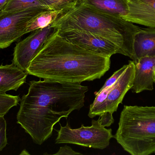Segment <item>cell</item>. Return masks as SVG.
<instances>
[{
	"instance_id": "obj_2",
	"label": "cell",
	"mask_w": 155,
	"mask_h": 155,
	"mask_svg": "<svg viewBox=\"0 0 155 155\" xmlns=\"http://www.w3.org/2000/svg\"><path fill=\"white\" fill-rule=\"evenodd\" d=\"M110 58L68 42L56 30L32 59L27 72L44 80L81 83L104 76L110 69Z\"/></svg>"
},
{
	"instance_id": "obj_14",
	"label": "cell",
	"mask_w": 155,
	"mask_h": 155,
	"mask_svg": "<svg viewBox=\"0 0 155 155\" xmlns=\"http://www.w3.org/2000/svg\"><path fill=\"white\" fill-rule=\"evenodd\" d=\"M78 3L104 13L121 18L128 12L127 0H79Z\"/></svg>"
},
{
	"instance_id": "obj_6",
	"label": "cell",
	"mask_w": 155,
	"mask_h": 155,
	"mask_svg": "<svg viewBox=\"0 0 155 155\" xmlns=\"http://www.w3.org/2000/svg\"><path fill=\"white\" fill-rule=\"evenodd\" d=\"M58 136L55 143L77 145L94 149H105L110 144L114 136L112 129H107L102 126L99 119L92 121V125L85 126L82 124L77 129H72L68 123L65 126L61 125L60 130H56Z\"/></svg>"
},
{
	"instance_id": "obj_3",
	"label": "cell",
	"mask_w": 155,
	"mask_h": 155,
	"mask_svg": "<svg viewBox=\"0 0 155 155\" xmlns=\"http://www.w3.org/2000/svg\"><path fill=\"white\" fill-rule=\"evenodd\" d=\"M57 30H84L113 43L121 54L135 59L134 41L141 27L78 3L51 25Z\"/></svg>"
},
{
	"instance_id": "obj_5",
	"label": "cell",
	"mask_w": 155,
	"mask_h": 155,
	"mask_svg": "<svg viewBox=\"0 0 155 155\" xmlns=\"http://www.w3.org/2000/svg\"><path fill=\"white\" fill-rule=\"evenodd\" d=\"M135 75L134 62L133 61H129L126 69L113 86L94 93L95 98L90 105L88 116L93 118L106 112L113 114L116 112L127 93L132 89Z\"/></svg>"
},
{
	"instance_id": "obj_22",
	"label": "cell",
	"mask_w": 155,
	"mask_h": 155,
	"mask_svg": "<svg viewBox=\"0 0 155 155\" xmlns=\"http://www.w3.org/2000/svg\"><path fill=\"white\" fill-rule=\"evenodd\" d=\"M54 155H82V153H77L72 149L71 147L67 145L61 147L57 153L54 154Z\"/></svg>"
},
{
	"instance_id": "obj_4",
	"label": "cell",
	"mask_w": 155,
	"mask_h": 155,
	"mask_svg": "<svg viewBox=\"0 0 155 155\" xmlns=\"http://www.w3.org/2000/svg\"><path fill=\"white\" fill-rule=\"evenodd\" d=\"M114 138L130 154L155 153V106H124Z\"/></svg>"
},
{
	"instance_id": "obj_21",
	"label": "cell",
	"mask_w": 155,
	"mask_h": 155,
	"mask_svg": "<svg viewBox=\"0 0 155 155\" xmlns=\"http://www.w3.org/2000/svg\"><path fill=\"white\" fill-rule=\"evenodd\" d=\"M98 119L101 124L104 127L110 126L114 122L113 114L109 112L103 113L99 116Z\"/></svg>"
},
{
	"instance_id": "obj_24",
	"label": "cell",
	"mask_w": 155,
	"mask_h": 155,
	"mask_svg": "<svg viewBox=\"0 0 155 155\" xmlns=\"http://www.w3.org/2000/svg\"><path fill=\"white\" fill-rule=\"evenodd\" d=\"M154 82L155 83V71L154 72Z\"/></svg>"
},
{
	"instance_id": "obj_10",
	"label": "cell",
	"mask_w": 155,
	"mask_h": 155,
	"mask_svg": "<svg viewBox=\"0 0 155 155\" xmlns=\"http://www.w3.org/2000/svg\"><path fill=\"white\" fill-rule=\"evenodd\" d=\"M128 12L123 19L155 28V0H127Z\"/></svg>"
},
{
	"instance_id": "obj_9",
	"label": "cell",
	"mask_w": 155,
	"mask_h": 155,
	"mask_svg": "<svg viewBox=\"0 0 155 155\" xmlns=\"http://www.w3.org/2000/svg\"><path fill=\"white\" fill-rule=\"evenodd\" d=\"M56 29L50 25L34 31L28 37L17 43L14 50L12 63L25 72L47 38Z\"/></svg>"
},
{
	"instance_id": "obj_8",
	"label": "cell",
	"mask_w": 155,
	"mask_h": 155,
	"mask_svg": "<svg viewBox=\"0 0 155 155\" xmlns=\"http://www.w3.org/2000/svg\"><path fill=\"white\" fill-rule=\"evenodd\" d=\"M57 32L68 42L91 52L110 58L113 55L121 54L115 45L90 32L79 30H57Z\"/></svg>"
},
{
	"instance_id": "obj_18",
	"label": "cell",
	"mask_w": 155,
	"mask_h": 155,
	"mask_svg": "<svg viewBox=\"0 0 155 155\" xmlns=\"http://www.w3.org/2000/svg\"><path fill=\"white\" fill-rule=\"evenodd\" d=\"M21 99L19 96L0 93V116L6 114L12 107L19 104Z\"/></svg>"
},
{
	"instance_id": "obj_15",
	"label": "cell",
	"mask_w": 155,
	"mask_h": 155,
	"mask_svg": "<svg viewBox=\"0 0 155 155\" xmlns=\"http://www.w3.org/2000/svg\"><path fill=\"white\" fill-rule=\"evenodd\" d=\"M69 11L70 10L46 11L40 14L30 21L25 30V34L49 26Z\"/></svg>"
},
{
	"instance_id": "obj_19",
	"label": "cell",
	"mask_w": 155,
	"mask_h": 155,
	"mask_svg": "<svg viewBox=\"0 0 155 155\" xmlns=\"http://www.w3.org/2000/svg\"><path fill=\"white\" fill-rule=\"evenodd\" d=\"M7 144L6 136V122L4 116H0V152Z\"/></svg>"
},
{
	"instance_id": "obj_13",
	"label": "cell",
	"mask_w": 155,
	"mask_h": 155,
	"mask_svg": "<svg viewBox=\"0 0 155 155\" xmlns=\"http://www.w3.org/2000/svg\"><path fill=\"white\" fill-rule=\"evenodd\" d=\"M135 59L155 56V28H141L134 41Z\"/></svg>"
},
{
	"instance_id": "obj_12",
	"label": "cell",
	"mask_w": 155,
	"mask_h": 155,
	"mask_svg": "<svg viewBox=\"0 0 155 155\" xmlns=\"http://www.w3.org/2000/svg\"><path fill=\"white\" fill-rule=\"evenodd\" d=\"M28 74L15 66H0V93L9 91H17L26 82Z\"/></svg>"
},
{
	"instance_id": "obj_17",
	"label": "cell",
	"mask_w": 155,
	"mask_h": 155,
	"mask_svg": "<svg viewBox=\"0 0 155 155\" xmlns=\"http://www.w3.org/2000/svg\"><path fill=\"white\" fill-rule=\"evenodd\" d=\"M79 0H39L49 11L70 10L74 8Z\"/></svg>"
},
{
	"instance_id": "obj_7",
	"label": "cell",
	"mask_w": 155,
	"mask_h": 155,
	"mask_svg": "<svg viewBox=\"0 0 155 155\" xmlns=\"http://www.w3.org/2000/svg\"><path fill=\"white\" fill-rule=\"evenodd\" d=\"M46 11L49 10L43 7L15 12L0 11V49L9 47L25 34L30 21Z\"/></svg>"
},
{
	"instance_id": "obj_11",
	"label": "cell",
	"mask_w": 155,
	"mask_h": 155,
	"mask_svg": "<svg viewBox=\"0 0 155 155\" xmlns=\"http://www.w3.org/2000/svg\"><path fill=\"white\" fill-rule=\"evenodd\" d=\"M135 75L132 92L139 93L153 90L155 71V56H144L134 61Z\"/></svg>"
},
{
	"instance_id": "obj_1",
	"label": "cell",
	"mask_w": 155,
	"mask_h": 155,
	"mask_svg": "<svg viewBox=\"0 0 155 155\" xmlns=\"http://www.w3.org/2000/svg\"><path fill=\"white\" fill-rule=\"evenodd\" d=\"M21 99L17 123L41 145L52 135L54 126L84 106L87 86L44 79L31 81Z\"/></svg>"
},
{
	"instance_id": "obj_23",
	"label": "cell",
	"mask_w": 155,
	"mask_h": 155,
	"mask_svg": "<svg viewBox=\"0 0 155 155\" xmlns=\"http://www.w3.org/2000/svg\"><path fill=\"white\" fill-rule=\"evenodd\" d=\"M8 1L9 0H0V11L3 8Z\"/></svg>"
},
{
	"instance_id": "obj_16",
	"label": "cell",
	"mask_w": 155,
	"mask_h": 155,
	"mask_svg": "<svg viewBox=\"0 0 155 155\" xmlns=\"http://www.w3.org/2000/svg\"><path fill=\"white\" fill-rule=\"evenodd\" d=\"M35 7L46 8L39 0H9L1 11L5 12H18Z\"/></svg>"
},
{
	"instance_id": "obj_20",
	"label": "cell",
	"mask_w": 155,
	"mask_h": 155,
	"mask_svg": "<svg viewBox=\"0 0 155 155\" xmlns=\"http://www.w3.org/2000/svg\"><path fill=\"white\" fill-rule=\"evenodd\" d=\"M127 67V65H125L119 70L115 72L112 75V76L107 80L106 82L105 83L104 85L100 89V91L107 89V88H109L110 86H113L115 83V82L117 81V79L122 75V74L124 72L125 70L126 69Z\"/></svg>"
}]
</instances>
